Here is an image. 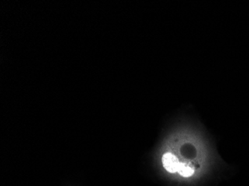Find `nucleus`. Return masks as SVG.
<instances>
[{
  "label": "nucleus",
  "instance_id": "2",
  "mask_svg": "<svg viewBox=\"0 0 249 186\" xmlns=\"http://www.w3.org/2000/svg\"><path fill=\"white\" fill-rule=\"evenodd\" d=\"M179 174L184 177H191L194 173V169H192L190 166H186L183 162H180L179 165L178 170Z\"/></svg>",
  "mask_w": 249,
  "mask_h": 186
},
{
  "label": "nucleus",
  "instance_id": "1",
  "mask_svg": "<svg viewBox=\"0 0 249 186\" xmlns=\"http://www.w3.org/2000/svg\"><path fill=\"white\" fill-rule=\"evenodd\" d=\"M162 162L164 169L169 173H176L178 170L180 162L173 153H165L162 157Z\"/></svg>",
  "mask_w": 249,
  "mask_h": 186
}]
</instances>
